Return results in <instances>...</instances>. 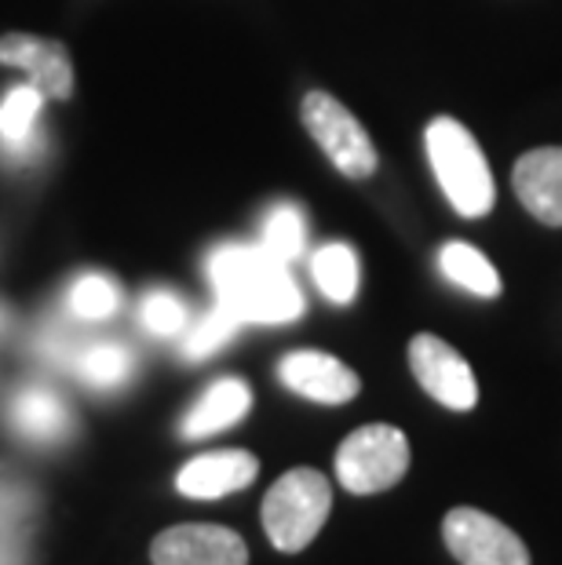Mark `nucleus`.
<instances>
[{"label": "nucleus", "mask_w": 562, "mask_h": 565, "mask_svg": "<svg viewBox=\"0 0 562 565\" xmlns=\"http://www.w3.org/2000/svg\"><path fill=\"white\" fill-rule=\"evenodd\" d=\"M248 408H253V391H248V383L237 380V376H223V380L212 383V387L194 402V408L183 416L179 435L183 438L220 435V430L242 424V419L248 416Z\"/></svg>", "instance_id": "obj_13"}, {"label": "nucleus", "mask_w": 562, "mask_h": 565, "mask_svg": "<svg viewBox=\"0 0 562 565\" xmlns=\"http://www.w3.org/2000/svg\"><path fill=\"white\" fill-rule=\"evenodd\" d=\"M242 318L234 315L231 307H223L216 299V307L209 310L205 318H201L198 324H190L187 340H183V358H190V362H201V358L216 354L220 347H226L234 340V332L242 329Z\"/></svg>", "instance_id": "obj_20"}, {"label": "nucleus", "mask_w": 562, "mask_h": 565, "mask_svg": "<svg viewBox=\"0 0 562 565\" xmlns=\"http://www.w3.org/2000/svg\"><path fill=\"white\" fill-rule=\"evenodd\" d=\"M259 245L271 252L274 259L282 263H293L304 256V245H307V223H304V212L296 209V204L282 201L274 204L267 212V220H263V237Z\"/></svg>", "instance_id": "obj_19"}, {"label": "nucleus", "mask_w": 562, "mask_h": 565, "mask_svg": "<svg viewBox=\"0 0 562 565\" xmlns=\"http://www.w3.org/2000/svg\"><path fill=\"white\" fill-rule=\"evenodd\" d=\"M153 565H248L245 540L226 525H172L153 536Z\"/></svg>", "instance_id": "obj_8"}, {"label": "nucleus", "mask_w": 562, "mask_h": 565, "mask_svg": "<svg viewBox=\"0 0 562 565\" xmlns=\"http://www.w3.org/2000/svg\"><path fill=\"white\" fill-rule=\"evenodd\" d=\"M278 376L293 394L310 398L318 405H343L358 398L362 380L354 369H347L340 358L321 351H293L278 362Z\"/></svg>", "instance_id": "obj_10"}, {"label": "nucleus", "mask_w": 562, "mask_h": 565, "mask_svg": "<svg viewBox=\"0 0 562 565\" xmlns=\"http://www.w3.org/2000/svg\"><path fill=\"white\" fill-rule=\"evenodd\" d=\"M511 183L533 220H541L544 226H562V147L522 153Z\"/></svg>", "instance_id": "obj_12"}, {"label": "nucleus", "mask_w": 562, "mask_h": 565, "mask_svg": "<svg viewBox=\"0 0 562 565\" xmlns=\"http://www.w3.org/2000/svg\"><path fill=\"white\" fill-rule=\"evenodd\" d=\"M442 540L460 565H530V551L494 514L453 508L442 522Z\"/></svg>", "instance_id": "obj_6"}, {"label": "nucleus", "mask_w": 562, "mask_h": 565, "mask_svg": "<svg viewBox=\"0 0 562 565\" xmlns=\"http://www.w3.org/2000/svg\"><path fill=\"white\" fill-rule=\"evenodd\" d=\"M310 270H315L318 288L326 292L332 303H351L358 296V252L343 242H329L315 252L310 259Z\"/></svg>", "instance_id": "obj_17"}, {"label": "nucleus", "mask_w": 562, "mask_h": 565, "mask_svg": "<svg viewBox=\"0 0 562 565\" xmlns=\"http://www.w3.org/2000/svg\"><path fill=\"white\" fill-rule=\"evenodd\" d=\"M4 324H8V315H4V307H0V332H4Z\"/></svg>", "instance_id": "obj_23"}, {"label": "nucleus", "mask_w": 562, "mask_h": 565, "mask_svg": "<svg viewBox=\"0 0 562 565\" xmlns=\"http://www.w3.org/2000/svg\"><path fill=\"white\" fill-rule=\"evenodd\" d=\"M139 321H142V329H147V332L161 335V340H172V335H179L187 329V307H183V299H179L176 292H165V288H158V292H150L147 299H142Z\"/></svg>", "instance_id": "obj_22"}, {"label": "nucleus", "mask_w": 562, "mask_h": 565, "mask_svg": "<svg viewBox=\"0 0 562 565\" xmlns=\"http://www.w3.org/2000/svg\"><path fill=\"white\" fill-rule=\"evenodd\" d=\"M66 307L81 321H106L121 307V288H117V281L106 278V274H85V278H77L74 288H70Z\"/></svg>", "instance_id": "obj_21"}, {"label": "nucleus", "mask_w": 562, "mask_h": 565, "mask_svg": "<svg viewBox=\"0 0 562 565\" xmlns=\"http://www.w3.org/2000/svg\"><path fill=\"white\" fill-rule=\"evenodd\" d=\"M405 471H410V441L391 424L358 427L337 449V478L354 497H373L399 486Z\"/></svg>", "instance_id": "obj_4"}, {"label": "nucleus", "mask_w": 562, "mask_h": 565, "mask_svg": "<svg viewBox=\"0 0 562 565\" xmlns=\"http://www.w3.org/2000/svg\"><path fill=\"white\" fill-rule=\"evenodd\" d=\"M259 475V460L245 449H220L194 456L176 475V489L190 500H220L226 492L253 486Z\"/></svg>", "instance_id": "obj_11"}, {"label": "nucleus", "mask_w": 562, "mask_h": 565, "mask_svg": "<svg viewBox=\"0 0 562 565\" xmlns=\"http://www.w3.org/2000/svg\"><path fill=\"white\" fill-rule=\"evenodd\" d=\"M438 270L446 274L453 285L464 288V292H471V296H483V299L500 296V274L494 270V263H489L483 252H478L475 245H468V242L442 245Z\"/></svg>", "instance_id": "obj_16"}, {"label": "nucleus", "mask_w": 562, "mask_h": 565, "mask_svg": "<svg viewBox=\"0 0 562 565\" xmlns=\"http://www.w3.org/2000/svg\"><path fill=\"white\" fill-rule=\"evenodd\" d=\"M8 419H11V427H15L22 438H30L38 445L63 441L70 435V408H66V402L59 398L52 387H41V383L22 387L15 398H11Z\"/></svg>", "instance_id": "obj_15"}, {"label": "nucleus", "mask_w": 562, "mask_h": 565, "mask_svg": "<svg viewBox=\"0 0 562 565\" xmlns=\"http://www.w3.org/2000/svg\"><path fill=\"white\" fill-rule=\"evenodd\" d=\"M304 128L318 142L321 153L337 164L347 179H365L377 172V147L362 121L329 92H307L300 106Z\"/></svg>", "instance_id": "obj_5"}, {"label": "nucleus", "mask_w": 562, "mask_h": 565, "mask_svg": "<svg viewBox=\"0 0 562 565\" xmlns=\"http://www.w3.org/2000/svg\"><path fill=\"white\" fill-rule=\"evenodd\" d=\"M410 369L421 380V387L432 394L438 405L453 408V413H468L478 402V383L471 365L457 354V347L438 340L432 332L413 335L410 343Z\"/></svg>", "instance_id": "obj_7"}, {"label": "nucleus", "mask_w": 562, "mask_h": 565, "mask_svg": "<svg viewBox=\"0 0 562 565\" xmlns=\"http://www.w3.org/2000/svg\"><path fill=\"white\" fill-rule=\"evenodd\" d=\"M41 106L44 95L30 81L4 95V103H0V153L8 161L26 164L41 150Z\"/></svg>", "instance_id": "obj_14"}, {"label": "nucleus", "mask_w": 562, "mask_h": 565, "mask_svg": "<svg viewBox=\"0 0 562 565\" xmlns=\"http://www.w3.org/2000/svg\"><path fill=\"white\" fill-rule=\"evenodd\" d=\"M0 63L26 70L30 84L44 99L66 103L74 95V63H70L66 44L33 38V33H4L0 38Z\"/></svg>", "instance_id": "obj_9"}, {"label": "nucleus", "mask_w": 562, "mask_h": 565, "mask_svg": "<svg viewBox=\"0 0 562 565\" xmlns=\"http://www.w3.org/2000/svg\"><path fill=\"white\" fill-rule=\"evenodd\" d=\"M216 299L245 324H285L304 315L289 263L274 259L263 245H220L209 256Z\"/></svg>", "instance_id": "obj_1"}, {"label": "nucleus", "mask_w": 562, "mask_h": 565, "mask_svg": "<svg viewBox=\"0 0 562 565\" xmlns=\"http://www.w3.org/2000/svg\"><path fill=\"white\" fill-rule=\"evenodd\" d=\"M427 161L449 204L468 220H478L494 209V175H489L486 153L475 136L453 117H435L424 131Z\"/></svg>", "instance_id": "obj_2"}, {"label": "nucleus", "mask_w": 562, "mask_h": 565, "mask_svg": "<svg viewBox=\"0 0 562 565\" xmlns=\"http://www.w3.org/2000/svg\"><path fill=\"white\" fill-rule=\"evenodd\" d=\"M70 365H74V372L88 383V387L114 391L131 376L136 358H131V351L121 343H92V347H81Z\"/></svg>", "instance_id": "obj_18"}, {"label": "nucleus", "mask_w": 562, "mask_h": 565, "mask_svg": "<svg viewBox=\"0 0 562 565\" xmlns=\"http://www.w3.org/2000/svg\"><path fill=\"white\" fill-rule=\"evenodd\" d=\"M332 511V486L329 478L315 467H293L263 497V529H267L271 544L296 555L310 540L321 533Z\"/></svg>", "instance_id": "obj_3"}]
</instances>
